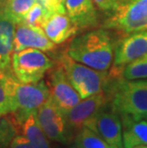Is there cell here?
I'll return each mask as SVG.
<instances>
[{
    "label": "cell",
    "mask_w": 147,
    "mask_h": 148,
    "mask_svg": "<svg viewBox=\"0 0 147 148\" xmlns=\"http://www.w3.org/2000/svg\"><path fill=\"white\" fill-rule=\"evenodd\" d=\"M135 148H147V145H140V146H137Z\"/></svg>",
    "instance_id": "83f0119b"
},
{
    "label": "cell",
    "mask_w": 147,
    "mask_h": 148,
    "mask_svg": "<svg viewBox=\"0 0 147 148\" xmlns=\"http://www.w3.org/2000/svg\"><path fill=\"white\" fill-rule=\"evenodd\" d=\"M41 28L47 37L55 45L66 42L79 31L66 12H55L52 14L43 23Z\"/></svg>",
    "instance_id": "5bb4252c"
},
{
    "label": "cell",
    "mask_w": 147,
    "mask_h": 148,
    "mask_svg": "<svg viewBox=\"0 0 147 148\" xmlns=\"http://www.w3.org/2000/svg\"><path fill=\"white\" fill-rule=\"evenodd\" d=\"M48 75V85L51 97L65 114L80 101L77 91L72 86L63 68L58 63L54 65Z\"/></svg>",
    "instance_id": "8fae6325"
},
{
    "label": "cell",
    "mask_w": 147,
    "mask_h": 148,
    "mask_svg": "<svg viewBox=\"0 0 147 148\" xmlns=\"http://www.w3.org/2000/svg\"><path fill=\"white\" fill-rule=\"evenodd\" d=\"M1 79L11 105L12 116L18 124L31 113L37 110L51 96L48 85L44 80L36 83H23L17 79L12 70L2 73Z\"/></svg>",
    "instance_id": "7a4b0ae2"
},
{
    "label": "cell",
    "mask_w": 147,
    "mask_h": 148,
    "mask_svg": "<svg viewBox=\"0 0 147 148\" xmlns=\"http://www.w3.org/2000/svg\"><path fill=\"white\" fill-rule=\"evenodd\" d=\"M51 14L43 7L41 4L36 2L30 9L29 12H27L25 19L22 23L30 25V26H36L40 27L43 25V23L51 16Z\"/></svg>",
    "instance_id": "7402d4cb"
},
{
    "label": "cell",
    "mask_w": 147,
    "mask_h": 148,
    "mask_svg": "<svg viewBox=\"0 0 147 148\" xmlns=\"http://www.w3.org/2000/svg\"><path fill=\"white\" fill-rule=\"evenodd\" d=\"M57 63L63 68L69 81L81 99L105 91L110 82L108 71H98L79 63L70 58L66 51L60 53Z\"/></svg>",
    "instance_id": "277c9868"
},
{
    "label": "cell",
    "mask_w": 147,
    "mask_h": 148,
    "mask_svg": "<svg viewBox=\"0 0 147 148\" xmlns=\"http://www.w3.org/2000/svg\"><path fill=\"white\" fill-rule=\"evenodd\" d=\"M65 11L79 30L96 28L99 24L93 0H65Z\"/></svg>",
    "instance_id": "4fadbf2b"
},
{
    "label": "cell",
    "mask_w": 147,
    "mask_h": 148,
    "mask_svg": "<svg viewBox=\"0 0 147 148\" xmlns=\"http://www.w3.org/2000/svg\"><path fill=\"white\" fill-rule=\"evenodd\" d=\"M85 127L96 132L115 148H124L120 116L110 103L89 121Z\"/></svg>",
    "instance_id": "30bf717a"
},
{
    "label": "cell",
    "mask_w": 147,
    "mask_h": 148,
    "mask_svg": "<svg viewBox=\"0 0 147 148\" xmlns=\"http://www.w3.org/2000/svg\"><path fill=\"white\" fill-rule=\"evenodd\" d=\"M15 25L10 21L0 19V72L12 70L11 60L14 53Z\"/></svg>",
    "instance_id": "2e32d148"
},
{
    "label": "cell",
    "mask_w": 147,
    "mask_h": 148,
    "mask_svg": "<svg viewBox=\"0 0 147 148\" xmlns=\"http://www.w3.org/2000/svg\"><path fill=\"white\" fill-rule=\"evenodd\" d=\"M36 0H0V19L14 25L22 23Z\"/></svg>",
    "instance_id": "ac0fdd59"
},
{
    "label": "cell",
    "mask_w": 147,
    "mask_h": 148,
    "mask_svg": "<svg viewBox=\"0 0 147 148\" xmlns=\"http://www.w3.org/2000/svg\"><path fill=\"white\" fill-rule=\"evenodd\" d=\"M128 1H130V0H120V4H123V3H126Z\"/></svg>",
    "instance_id": "4316f807"
},
{
    "label": "cell",
    "mask_w": 147,
    "mask_h": 148,
    "mask_svg": "<svg viewBox=\"0 0 147 148\" xmlns=\"http://www.w3.org/2000/svg\"><path fill=\"white\" fill-rule=\"evenodd\" d=\"M54 65L44 52L37 49L28 48L12 55V72L23 83H36L42 80Z\"/></svg>",
    "instance_id": "5b68a950"
},
{
    "label": "cell",
    "mask_w": 147,
    "mask_h": 148,
    "mask_svg": "<svg viewBox=\"0 0 147 148\" xmlns=\"http://www.w3.org/2000/svg\"><path fill=\"white\" fill-rule=\"evenodd\" d=\"M110 103V96L106 91L95 94L80 101L66 113V119L70 131L77 132L85 127L101 110Z\"/></svg>",
    "instance_id": "9c48e42d"
},
{
    "label": "cell",
    "mask_w": 147,
    "mask_h": 148,
    "mask_svg": "<svg viewBox=\"0 0 147 148\" xmlns=\"http://www.w3.org/2000/svg\"><path fill=\"white\" fill-rule=\"evenodd\" d=\"M55 47L57 45L47 37L42 28L30 26L24 23L15 25L14 53L28 48L50 52L55 50Z\"/></svg>",
    "instance_id": "7c38bea8"
},
{
    "label": "cell",
    "mask_w": 147,
    "mask_h": 148,
    "mask_svg": "<svg viewBox=\"0 0 147 148\" xmlns=\"http://www.w3.org/2000/svg\"><path fill=\"white\" fill-rule=\"evenodd\" d=\"M121 77L126 80L147 78V53L125 66L122 70Z\"/></svg>",
    "instance_id": "44dd1931"
},
{
    "label": "cell",
    "mask_w": 147,
    "mask_h": 148,
    "mask_svg": "<svg viewBox=\"0 0 147 148\" xmlns=\"http://www.w3.org/2000/svg\"><path fill=\"white\" fill-rule=\"evenodd\" d=\"M36 119L50 140L66 143L70 140L66 115L51 96L37 110Z\"/></svg>",
    "instance_id": "ba28073f"
},
{
    "label": "cell",
    "mask_w": 147,
    "mask_h": 148,
    "mask_svg": "<svg viewBox=\"0 0 147 148\" xmlns=\"http://www.w3.org/2000/svg\"><path fill=\"white\" fill-rule=\"evenodd\" d=\"M19 133L24 135L33 148H51L50 140L36 119V112H33L19 124Z\"/></svg>",
    "instance_id": "e0dca14e"
},
{
    "label": "cell",
    "mask_w": 147,
    "mask_h": 148,
    "mask_svg": "<svg viewBox=\"0 0 147 148\" xmlns=\"http://www.w3.org/2000/svg\"><path fill=\"white\" fill-rule=\"evenodd\" d=\"M76 148H115L87 127L81 128L75 137Z\"/></svg>",
    "instance_id": "d6986e66"
},
{
    "label": "cell",
    "mask_w": 147,
    "mask_h": 148,
    "mask_svg": "<svg viewBox=\"0 0 147 148\" xmlns=\"http://www.w3.org/2000/svg\"><path fill=\"white\" fill-rule=\"evenodd\" d=\"M104 29L122 36L147 30V0H130L116 9L103 24Z\"/></svg>",
    "instance_id": "8992f818"
},
{
    "label": "cell",
    "mask_w": 147,
    "mask_h": 148,
    "mask_svg": "<svg viewBox=\"0 0 147 148\" xmlns=\"http://www.w3.org/2000/svg\"><path fill=\"white\" fill-rule=\"evenodd\" d=\"M105 91L110 96V105L120 116H130L135 121H147V78H110Z\"/></svg>",
    "instance_id": "3957f363"
},
{
    "label": "cell",
    "mask_w": 147,
    "mask_h": 148,
    "mask_svg": "<svg viewBox=\"0 0 147 148\" xmlns=\"http://www.w3.org/2000/svg\"><path fill=\"white\" fill-rule=\"evenodd\" d=\"M72 148H76V147H72Z\"/></svg>",
    "instance_id": "f1b7e54d"
},
{
    "label": "cell",
    "mask_w": 147,
    "mask_h": 148,
    "mask_svg": "<svg viewBox=\"0 0 147 148\" xmlns=\"http://www.w3.org/2000/svg\"><path fill=\"white\" fill-rule=\"evenodd\" d=\"M11 113V105L9 97L4 88L1 79H0V116H6Z\"/></svg>",
    "instance_id": "d4e9b609"
},
{
    "label": "cell",
    "mask_w": 147,
    "mask_h": 148,
    "mask_svg": "<svg viewBox=\"0 0 147 148\" xmlns=\"http://www.w3.org/2000/svg\"><path fill=\"white\" fill-rule=\"evenodd\" d=\"M93 2L98 10L108 14H113L120 6V0H93Z\"/></svg>",
    "instance_id": "cb8c5ba5"
},
{
    "label": "cell",
    "mask_w": 147,
    "mask_h": 148,
    "mask_svg": "<svg viewBox=\"0 0 147 148\" xmlns=\"http://www.w3.org/2000/svg\"><path fill=\"white\" fill-rule=\"evenodd\" d=\"M66 53L79 63L98 71H108L115 56V46L107 29H96L77 36Z\"/></svg>",
    "instance_id": "6da1fadb"
},
{
    "label": "cell",
    "mask_w": 147,
    "mask_h": 148,
    "mask_svg": "<svg viewBox=\"0 0 147 148\" xmlns=\"http://www.w3.org/2000/svg\"><path fill=\"white\" fill-rule=\"evenodd\" d=\"M41 4L51 14L55 12H66L65 11V0H36Z\"/></svg>",
    "instance_id": "603a6c76"
},
{
    "label": "cell",
    "mask_w": 147,
    "mask_h": 148,
    "mask_svg": "<svg viewBox=\"0 0 147 148\" xmlns=\"http://www.w3.org/2000/svg\"><path fill=\"white\" fill-rule=\"evenodd\" d=\"M7 148H33V146L31 145L26 137L19 133L12 138V140Z\"/></svg>",
    "instance_id": "484cf974"
},
{
    "label": "cell",
    "mask_w": 147,
    "mask_h": 148,
    "mask_svg": "<svg viewBox=\"0 0 147 148\" xmlns=\"http://www.w3.org/2000/svg\"><path fill=\"white\" fill-rule=\"evenodd\" d=\"M17 134H19V125L12 115L0 116V148H7Z\"/></svg>",
    "instance_id": "ffe728a7"
},
{
    "label": "cell",
    "mask_w": 147,
    "mask_h": 148,
    "mask_svg": "<svg viewBox=\"0 0 147 148\" xmlns=\"http://www.w3.org/2000/svg\"><path fill=\"white\" fill-rule=\"evenodd\" d=\"M122 124V141L124 148L147 145V121H135L130 116H120Z\"/></svg>",
    "instance_id": "9a60e30c"
},
{
    "label": "cell",
    "mask_w": 147,
    "mask_h": 148,
    "mask_svg": "<svg viewBox=\"0 0 147 148\" xmlns=\"http://www.w3.org/2000/svg\"><path fill=\"white\" fill-rule=\"evenodd\" d=\"M123 37L115 49L114 60L108 72L111 79L120 78L125 66L147 53V30L126 34Z\"/></svg>",
    "instance_id": "52a82bcc"
}]
</instances>
